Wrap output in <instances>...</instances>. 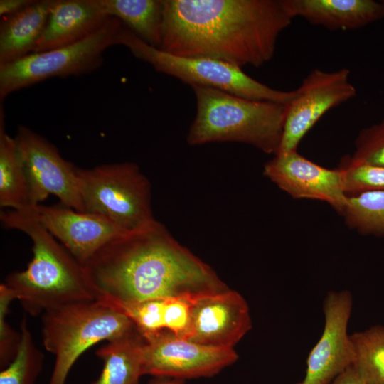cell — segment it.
<instances>
[{
    "instance_id": "obj_1",
    "label": "cell",
    "mask_w": 384,
    "mask_h": 384,
    "mask_svg": "<svg viewBox=\"0 0 384 384\" xmlns=\"http://www.w3.org/2000/svg\"><path fill=\"white\" fill-rule=\"evenodd\" d=\"M160 49L260 67L294 18L284 0H162Z\"/></svg>"
},
{
    "instance_id": "obj_2",
    "label": "cell",
    "mask_w": 384,
    "mask_h": 384,
    "mask_svg": "<svg viewBox=\"0 0 384 384\" xmlns=\"http://www.w3.org/2000/svg\"><path fill=\"white\" fill-rule=\"evenodd\" d=\"M83 267L97 299L139 302L228 289L210 267L159 222L114 238Z\"/></svg>"
},
{
    "instance_id": "obj_3",
    "label": "cell",
    "mask_w": 384,
    "mask_h": 384,
    "mask_svg": "<svg viewBox=\"0 0 384 384\" xmlns=\"http://www.w3.org/2000/svg\"><path fill=\"white\" fill-rule=\"evenodd\" d=\"M33 207L1 211L4 228L24 233L33 242L27 268L10 274L4 284L32 315L97 299L84 267L43 226Z\"/></svg>"
},
{
    "instance_id": "obj_4",
    "label": "cell",
    "mask_w": 384,
    "mask_h": 384,
    "mask_svg": "<svg viewBox=\"0 0 384 384\" xmlns=\"http://www.w3.org/2000/svg\"><path fill=\"white\" fill-rule=\"evenodd\" d=\"M191 87L196 112L187 135L189 145L237 142L277 154L287 105L250 100L208 87Z\"/></svg>"
},
{
    "instance_id": "obj_5",
    "label": "cell",
    "mask_w": 384,
    "mask_h": 384,
    "mask_svg": "<svg viewBox=\"0 0 384 384\" xmlns=\"http://www.w3.org/2000/svg\"><path fill=\"white\" fill-rule=\"evenodd\" d=\"M137 329L127 315L100 299L74 302L45 311L43 343L55 357L48 384H65L76 360L95 343Z\"/></svg>"
},
{
    "instance_id": "obj_6",
    "label": "cell",
    "mask_w": 384,
    "mask_h": 384,
    "mask_svg": "<svg viewBox=\"0 0 384 384\" xmlns=\"http://www.w3.org/2000/svg\"><path fill=\"white\" fill-rule=\"evenodd\" d=\"M77 171L85 212L106 217L127 232L158 223L151 210L150 183L134 163L77 167Z\"/></svg>"
},
{
    "instance_id": "obj_7",
    "label": "cell",
    "mask_w": 384,
    "mask_h": 384,
    "mask_svg": "<svg viewBox=\"0 0 384 384\" xmlns=\"http://www.w3.org/2000/svg\"><path fill=\"white\" fill-rule=\"evenodd\" d=\"M117 45L127 48L137 58L156 71L181 80L191 86L212 87L241 97L287 105L295 91L274 89L253 79L241 68L209 58L183 57L154 47L122 25Z\"/></svg>"
},
{
    "instance_id": "obj_8",
    "label": "cell",
    "mask_w": 384,
    "mask_h": 384,
    "mask_svg": "<svg viewBox=\"0 0 384 384\" xmlns=\"http://www.w3.org/2000/svg\"><path fill=\"white\" fill-rule=\"evenodd\" d=\"M122 23L111 17L95 33L76 43L39 53L0 65V99L52 78L78 76L99 68L103 53L117 45Z\"/></svg>"
},
{
    "instance_id": "obj_9",
    "label": "cell",
    "mask_w": 384,
    "mask_h": 384,
    "mask_svg": "<svg viewBox=\"0 0 384 384\" xmlns=\"http://www.w3.org/2000/svg\"><path fill=\"white\" fill-rule=\"evenodd\" d=\"M14 138L31 206L39 205L53 195L62 205L84 212L77 167L63 158L48 140L26 126L18 127Z\"/></svg>"
},
{
    "instance_id": "obj_10",
    "label": "cell",
    "mask_w": 384,
    "mask_h": 384,
    "mask_svg": "<svg viewBox=\"0 0 384 384\" xmlns=\"http://www.w3.org/2000/svg\"><path fill=\"white\" fill-rule=\"evenodd\" d=\"M350 73L346 68L332 71L315 68L304 78L286 105L283 134L277 154L297 151L304 137L326 112L356 96Z\"/></svg>"
},
{
    "instance_id": "obj_11",
    "label": "cell",
    "mask_w": 384,
    "mask_h": 384,
    "mask_svg": "<svg viewBox=\"0 0 384 384\" xmlns=\"http://www.w3.org/2000/svg\"><path fill=\"white\" fill-rule=\"evenodd\" d=\"M144 341V374L154 377L182 380L210 377L238 358L234 348L201 345L167 330Z\"/></svg>"
},
{
    "instance_id": "obj_12",
    "label": "cell",
    "mask_w": 384,
    "mask_h": 384,
    "mask_svg": "<svg viewBox=\"0 0 384 384\" xmlns=\"http://www.w3.org/2000/svg\"><path fill=\"white\" fill-rule=\"evenodd\" d=\"M352 308L349 290L329 291L326 295L324 330L308 356L303 384H331L351 366L353 350L347 329Z\"/></svg>"
},
{
    "instance_id": "obj_13",
    "label": "cell",
    "mask_w": 384,
    "mask_h": 384,
    "mask_svg": "<svg viewBox=\"0 0 384 384\" xmlns=\"http://www.w3.org/2000/svg\"><path fill=\"white\" fill-rule=\"evenodd\" d=\"M263 174L294 198L326 202L341 215L346 206L341 169L321 166L297 151L274 155L265 164Z\"/></svg>"
},
{
    "instance_id": "obj_14",
    "label": "cell",
    "mask_w": 384,
    "mask_h": 384,
    "mask_svg": "<svg viewBox=\"0 0 384 384\" xmlns=\"http://www.w3.org/2000/svg\"><path fill=\"white\" fill-rule=\"evenodd\" d=\"M251 328L246 300L228 288L196 299L186 338L201 345L233 348Z\"/></svg>"
},
{
    "instance_id": "obj_15",
    "label": "cell",
    "mask_w": 384,
    "mask_h": 384,
    "mask_svg": "<svg viewBox=\"0 0 384 384\" xmlns=\"http://www.w3.org/2000/svg\"><path fill=\"white\" fill-rule=\"evenodd\" d=\"M43 226L83 266L111 240L129 233L101 215L83 212L61 203L33 206Z\"/></svg>"
},
{
    "instance_id": "obj_16",
    "label": "cell",
    "mask_w": 384,
    "mask_h": 384,
    "mask_svg": "<svg viewBox=\"0 0 384 384\" xmlns=\"http://www.w3.org/2000/svg\"><path fill=\"white\" fill-rule=\"evenodd\" d=\"M110 18L100 0H55L33 53L80 42L101 28Z\"/></svg>"
},
{
    "instance_id": "obj_17",
    "label": "cell",
    "mask_w": 384,
    "mask_h": 384,
    "mask_svg": "<svg viewBox=\"0 0 384 384\" xmlns=\"http://www.w3.org/2000/svg\"><path fill=\"white\" fill-rule=\"evenodd\" d=\"M290 14L331 31L353 30L384 18V2L374 0H284Z\"/></svg>"
},
{
    "instance_id": "obj_18",
    "label": "cell",
    "mask_w": 384,
    "mask_h": 384,
    "mask_svg": "<svg viewBox=\"0 0 384 384\" xmlns=\"http://www.w3.org/2000/svg\"><path fill=\"white\" fill-rule=\"evenodd\" d=\"M55 0L36 1L25 9L1 18L0 65L31 54L42 36Z\"/></svg>"
},
{
    "instance_id": "obj_19",
    "label": "cell",
    "mask_w": 384,
    "mask_h": 384,
    "mask_svg": "<svg viewBox=\"0 0 384 384\" xmlns=\"http://www.w3.org/2000/svg\"><path fill=\"white\" fill-rule=\"evenodd\" d=\"M144 342L138 329L107 341L96 352L104 366L98 378L90 384H139L144 375Z\"/></svg>"
},
{
    "instance_id": "obj_20",
    "label": "cell",
    "mask_w": 384,
    "mask_h": 384,
    "mask_svg": "<svg viewBox=\"0 0 384 384\" xmlns=\"http://www.w3.org/2000/svg\"><path fill=\"white\" fill-rule=\"evenodd\" d=\"M0 206L16 210L33 207L16 139L5 129L2 105L0 109Z\"/></svg>"
},
{
    "instance_id": "obj_21",
    "label": "cell",
    "mask_w": 384,
    "mask_h": 384,
    "mask_svg": "<svg viewBox=\"0 0 384 384\" xmlns=\"http://www.w3.org/2000/svg\"><path fill=\"white\" fill-rule=\"evenodd\" d=\"M110 17L118 19L148 44L160 48L162 0H100Z\"/></svg>"
},
{
    "instance_id": "obj_22",
    "label": "cell",
    "mask_w": 384,
    "mask_h": 384,
    "mask_svg": "<svg viewBox=\"0 0 384 384\" xmlns=\"http://www.w3.org/2000/svg\"><path fill=\"white\" fill-rule=\"evenodd\" d=\"M351 366L366 384H384V325L350 334Z\"/></svg>"
},
{
    "instance_id": "obj_23",
    "label": "cell",
    "mask_w": 384,
    "mask_h": 384,
    "mask_svg": "<svg viewBox=\"0 0 384 384\" xmlns=\"http://www.w3.org/2000/svg\"><path fill=\"white\" fill-rule=\"evenodd\" d=\"M341 215L348 227L362 235L384 236V191L348 196Z\"/></svg>"
},
{
    "instance_id": "obj_24",
    "label": "cell",
    "mask_w": 384,
    "mask_h": 384,
    "mask_svg": "<svg viewBox=\"0 0 384 384\" xmlns=\"http://www.w3.org/2000/svg\"><path fill=\"white\" fill-rule=\"evenodd\" d=\"M21 339L14 359L0 373V384H36L44 356L33 341L26 317L21 322Z\"/></svg>"
},
{
    "instance_id": "obj_25",
    "label": "cell",
    "mask_w": 384,
    "mask_h": 384,
    "mask_svg": "<svg viewBox=\"0 0 384 384\" xmlns=\"http://www.w3.org/2000/svg\"><path fill=\"white\" fill-rule=\"evenodd\" d=\"M165 299H155L139 302H117L101 299L127 315L135 324L144 339L164 329V311Z\"/></svg>"
},
{
    "instance_id": "obj_26",
    "label": "cell",
    "mask_w": 384,
    "mask_h": 384,
    "mask_svg": "<svg viewBox=\"0 0 384 384\" xmlns=\"http://www.w3.org/2000/svg\"><path fill=\"white\" fill-rule=\"evenodd\" d=\"M339 168L347 196L368 191H384V166L353 164L344 157Z\"/></svg>"
},
{
    "instance_id": "obj_27",
    "label": "cell",
    "mask_w": 384,
    "mask_h": 384,
    "mask_svg": "<svg viewBox=\"0 0 384 384\" xmlns=\"http://www.w3.org/2000/svg\"><path fill=\"white\" fill-rule=\"evenodd\" d=\"M345 158L353 164L384 166V118L360 131L353 154Z\"/></svg>"
},
{
    "instance_id": "obj_28",
    "label": "cell",
    "mask_w": 384,
    "mask_h": 384,
    "mask_svg": "<svg viewBox=\"0 0 384 384\" xmlns=\"http://www.w3.org/2000/svg\"><path fill=\"white\" fill-rule=\"evenodd\" d=\"M198 297L200 296L181 295L166 298L164 311V329L177 337L186 338L191 322L193 306Z\"/></svg>"
},
{
    "instance_id": "obj_29",
    "label": "cell",
    "mask_w": 384,
    "mask_h": 384,
    "mask_svg": "<svg viewBox=\"0 0 384 384\" xmlns=\"http://www.w3.org/2000/svg\"><path fill=\"white\" fill-rule=\"evenodd\" d=\"M16 299L3 283L0 285V365L3 369L14 359L21 339V334L14 331L6 320L10 303Z\"/></svg>"
},
{
    "instance_id": "obj_30",
    "label": "cell",
    "mask_w": 384,
    "mask_h": 384,
    "mask_svg": "<svg viewBox=\"0 0 384 384\" xmlns=\"http://www.w3.org/2000/svg\"><path fill=\"white\" fill-rule=\"evenodd\" d=\"M36 0H1L0 16L2 17L15 14L36 2Z\"/></svg>"
},
{
    "instance_id": "obj_31",
    "label": "cell",
    "mask_w": 384,
    "mask_h": 384,
    "mask_svg": "<svg viewBox=\"0 0 384 384\" xmlns=\"http://www.w3.org/2000/svg\"><path fill=\"white\" fill-rule=\"evenodd\" d=\"M331 384H366L353 366L338 375Z\"/></svg>"
},
{
    "instance_id": "obj_32",
    "label": "cell",
    "mask_w": 384,
    "mask_h": 384,
    "mask_svg": "<svg viewBox=\"0 0 384 384\" xmlns=\"http://www.w3.org/2000/svg\"><path fill=\"white\" fill-rule=\"evenodd\" d=\"M148 384H184V380L167 377H154Z\"/></svg>"
},
{
    "instance_id": "obj_33",
    "label": "cell",
    "mask_w": 384,
    "mask_h": 384,
    "mask_svg": "<svg viewBox=\"0 0 384 384\" xmlns=\"http://www.w3.org/2000/svg\"><path fill=\"white\" fill-rule=\"evenodd\" d=\"M296 384H303L302 382L297 383Z\"/></svg>"
}]
</instances>
